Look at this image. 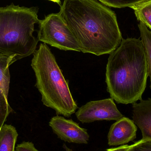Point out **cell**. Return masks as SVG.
Instances as JSON below:
<instances>
[{
  "label": "cell",
  "instance_id": "cell-6",
  "mask_svg": "<svg viewBox=\"0 0 151 151\" xmlns=\"http://www.w3.org/2000/svg\"><path fill=\"white\" fill-rule=\"evenodd\" d=\"M76 116L82 123L99 121H118L124 117L111 98L88 102L79 108Z\"/></svg>",
  "mask_w": 151,
  "mask_h": 151
},
{
  "label": "cell",
  "instance_id": "cell-14",
  "mask_svg": "<svg viewBox=\"0 0 151 151\" xmlns=\"http://www.w3.org/2000/svg\"><path fill=\"white\" fill-rule=\"evenodd\" d=\"M8 98L0 94V131L12 109L9 104Z\"/></svg>",
  "mask_w": 151,
  "mask_h": 151
},
{
  "label": "cell",
  "instance_id": "cell-20",
  "mask_svg": "<svg viewBox=\"0 0 151 151\" xmlns=\"http://www.w3.org/2000/svg\"><path fill=\"white\" fill-rule=\"evenodd\" d=\"M48 1H51L57 3L58 4H60V3L61 1H58V0H48Z\"/></svg>",
  "mask_w": 151,
  "mask_h": 151
},
{
  "label": "cell",
  "instance_id": "cell-7",
  "mask_svg": "<svg viewBox=\"0 0 151 151\" xmlns=\"http://www.w3.org/2000/svg\"><path fill=\"white\" fill-rule=\"evenodd\" d=\"M50 127L58 138L64 142L78 144H87L90 136L87 129L81 127L72 119L57 115L52 117Z\"/></svg>",
  "mask_w": 151,
  "mask_h": 151
},
{
  "label": "cell",
  "instance_id": "cell-8",
  "mask_svg": "<svg viewBox=\"0 0 151 151\" xmlns=\"http://www.w3.org/2000/svg\"><path fill=\"white\" fill-rule=\"evenodd\" d=\"M137 128L132 120L123 117L111 125L107 136L109 146L124 145L136 138Z\"/></svg>",
  "mask_w": 151,
  "mask_h": 151
},
{
  "label": "cell",
  "instance_id": "cell-19",
  "mask_svg": "<svg viewBox=\"0 0 151 151\" xmlns=\"http://www.w3.org/2000/svg\"><path fill=\"white\" fill-rule=\"evenodd\" d=\"M63 147L65 151H73V150H72V149H71L70 148L67 147V146H66V145L65 144L63 145Z\"/></svg>",
  "mask_w": 151,
  "mask_h": 151
},
{
  "label": "cell",
  "instance_id": "cell-10",
  "mask_svg": "<svg viewBox=\"0 0 151 151\" xmlns=\"http://www.w3.org/2000/svg\"><path fill=\"white\" fill-rule=\"evenodd\" d=\"M16 62L14 56L0 55V94L8 98L10 74L9 67Z\"/></svg>",
  "mask_w": 151,
  "mask_h": 151
},
{
  "label": "cell",
  "instance_id": "cell-11",
  "mask_svg": "<svg viewBox=\"0 0 151 151\" xmlns=\"http://www.w3.org/2000/svg\"><path fill=\"white\" fill-rule=\"evenodd\" d=\"M18 137L15 127L4 124L0 131V151H15Z\"/></svg>",
  "mask_w": 151,
  "mask_h": 151
},
{
  "label": "cell",
  "instance_id": "cell-9",
  "mask_svg": "<svg viewBox=\"0 0 151 151\" xmlns=\"http://www.w3.org/2000/svg\"><path fill=\"white\" fill-rule=\"evenodd\" d=\"M133 121L142 132V139L151 140V99L133 104Z\"/></svg>",
  "mask_w": 151,
  "mask_h": 151
},
{
  "label": "cell",
  "instance_id": "cell-21",
  "mask_svg": "<svg viewBox=\"0 0 151 151\" xmlns=\"http://www.w3.org/2000/svg\"><path fill=\"white\" fill-rule=\"evenodd\" d=\"M58 1H61V0H58Z\"/></svg>",
  "mask_w": 151,
  "mask_h": 151
},
{
  "label": "cell",
  "instance_id": "cell-4",
  "mask_svg": "<svg viewBox=\"0 0 151 151\" xmlns=\"http://www.w3.org/2000/svg\"><path fill=\"white\" fill-rule=\"evenodd\" d=\"M40 20L35 8L13 4L0 7V55L17 61L33 54L39 40L33 33Z\"/></svg>",
  "mask_w": 151,
  "mask_h": 151
},
{
  "label": "cell",
  "instance_id": "cell-5",
  "mask_svg": "<svg viewBox=\"0 0 151 151\" xmlns=\"http://www.w3.org/2000/svg\"><path fill=\"white\" fill-rule=\"evenodd\" d=\"M39 24L38 40L60 50L81 52L75 35L60 12L48 15Z\"/></svg>",
  "mask_w": 151,
  "mask_h": 151
},
{
  "label": "cell",
  "instance_id": "cell-1",
  "mask_svg": "<svg viewBox=\"0 0 151 151\" xmlns=\"http://www.w3.org/2000/svg\"><path fill=\"white\" fill-rule=\"evenodd\" d=\"M59 12L83 53L110 55L120 45L115 12L96 0H64Z\"/></svg>",
  "mask_w": 151,
  "mask_h": 151
},
{
  "label": "cell",
  "instance_id": "cell-12",
  "mask_svg": "<svg viewBox=\"0 0 151 151\" xmlns=\"http://www.w3.org/2000/svg\"><path fill=\"white\" fill-rule=\"evenodd\" d=\"M130 8L134 10L137 20L150 28L151 32V0H146Z\"/></svg>",
  "mask_w": 151,
  "mask_h": 151
},
{
  "label": "cell",
  "instance_id": "cell-16",
  "mask_svg": "<svg viewBox=\"0 0 151 151\" xmlns=\"http://www.w3.org/2000/svg\"><path fill=\"white\" fill-rule=\"evenodd\" d=\"M127 151H151V140L142 139L130 145Z\"/></svg>",
  "mask_w": 151,
  "mask_h": 151
},
{
  "label": "cell",
  "instance_id": "cell-13",
  "mask_svg": "<svg viewBox=\"0 0 151 151\" xmlns=\"http://www.w3.org/2000/svg\"><path fill=\"white\" fill-rule=\"evenodd\" d=\"M140 30L142 42L145 49V55L148 67V76L150 79V88L151 89V32L148 27L142 22L138 25Z\"/></svg>",
  "mask_w": 151,
  "mask_h": 151
},
{
  "label": "cell",
  "instance_id": "cell-17",
  "mask_svg": "<svg viewBox=\"0 0 151 151\" xmlns=\"http://www.w3.org/2000/svg\"><path fill=\"white\" fill-rule=\"evenodd\" d=\"M15 151H40L36 149L32 142H23L15 148Z\"/></svg>",
  "mask_w": 151,
  "mask_h": 151
},
{
  "label": "cell",
  "instance_id": "cell-3",
  "mask_svg": "<svg viewBox=\"0 0 151 151\" xmlns=\"http://www.w3.org/2000/svg\"><path fill=\"white\" fill-rule=\"evenodd\" d=\"M31 66L36 77L35 87L42 96V101L55 110L58 115L69 118L78 108L55 58L48 46L41 43L33 53Z\"/></svg>",
  "mask_w": 151,
  "mask_h": 151
},
{
  "label": "cell",
  "instance_id": "cell-15",
  "mask_svg": "<svg viewBox=\"0 0 151 151\" xmlns=\"http://www.w3.org/2000/svg\"><path fill=\"white\" fill-rule=\"evenodd\" d=\"M106 6L115 8L131 7L146 0H99Z\"/></svg>",
  "mask_w": 151,
  "mask_h": 151
},
{
  "label": "cell",
  "instance_id": "cell-2",
  "mask_svg": "<svg viewBox=\"0 0 151 151\" xmlns=\"http://www.w3.org/2000/svg\"><path fill=\"white\" fill-rule=\"evenodd\" d=\"M148 76L142 40L122 39L120 46L110 54L106 65V83L111 98L123 104L142 100Z\"/></svg>",
  "mask_w": 151,
  "mask_h": 151
},
{
  "label": "cell",
  "instance_id": "cell-18",
  "mask_svg": "<svg viewBox=\"0 0 151 151\" xmlns=\"http://www.w3.org/2000/svg\"><path fill=\"white\" fill-rule=\"evenodd\" d=\"M130 145H123L116 148H110L105 151H127L129 149Z\"/></svg>",
  "mask_w": 151,
  "mask_h": 151
}]
</instances>
